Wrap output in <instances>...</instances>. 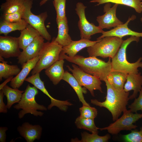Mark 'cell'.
<instances>
[{"mask_svg":"<svg viewBox=\"0 0 142 142\" xmlns=\"http://www.w3.org/2000/svg\"><path fill=\"white\" fill-rule=\"evenodd\" d=\"M111 58L106 62L95 57H84L76 55L70 57L64 54H60L59 59H65L77 65L84 72L96 76L101 80L104 81L111 71Z\"/></svg>","mask_w":142,"mask_h":142,"instance_id":"obj_1","label":"cell"},{"mask_svg":"<svg viewBox=\"0 0 142 142\" xmlns=\"http://www.w3.org/2000/svg\"><path fill=\"white\" fill-rule=\"evenodd\" d=\"M107 89L105 100L101 102L96 99H91V103L100 107L107 109L111 113L113 120L115 121L126 108L129 100V92H126L123 89L119 90L113 87L107 79L104 81Z\"/></svg>","mask_w":142,"mask_h":142,"instance_id":"obj_2","label":"cell"},{"mask_svg":"<svg viewBox=\"0 0 142 142\" xmlns=\"http://www.w3.org/2000/svg\"><path fill=\"white\" fill-rule=\"evenodd\" d=\"M140 37L131 36L126 39L123 40L118 51L111 58V71H117L127 74L138 73V68H142V58L140 57L135 62L130 63L126 58V49L128 45L132 42H139Z\"/></svg>","mask_w":142,"mask_h":142,"instance_id":"obj_3","label":"cell"},{"mask_svg":"<svg viewBox=\"0 0 142 142\" xmlns=\"http://www.w3.org/2000/svg\"><path fill=\"white\" fill-rule=\"evenodd\" d=\"M37 89L34 86L31 87L29 84L27 86L23 93L21 100L13 106L17 110L22 109L18 113V117L21 119L24 115L30 113L36 116H42L44 113L37 110L46 111L47 108L42 105L38 104L35 100L36 96L38 94Z\"/></svg>","mask_w":142,"mask_h":142,"instance_id":"obj_4","label":"cell"},{"mask_svg":"<svg viewBox=\"0 0 142 142\" xmlns=\"http://www.w3.org/2000/svg\"><path fill=\"white\" fill-rule=\"evenodd\" d=\"M55 38L53 37L51 42H44L39 54V60L31 72L32 75L40 73L59 60L63 47L55 41Z\"/></svg>","mask_w":142,"mask_h":142,"instance_id":"obj_5","label":"cell"},{"mask_svg":"<svg viewBox=\"0 0 142 142\" xmlns=\"http://www.w3.org/2000/svg\"><path fill=\"white\" fill-rule=\"evenodd\" d=\"M123 40L122 38L117 37H105L92 46L87 47V52L90 57L112 58L118 51Z\"/></svg>","mask_w":142,"mask_h":142,"instance_id":"obj_6","label":"cell"},{"mask_svg":"<svg viewBox=\"0 0 142 142\" xmlns=\"http://www.w3.org/2000/svg\"><path fill=\"white\" fill-rule=\"evenodd\" d=\"M33 0H26L25 6L22 16L28 23L37 30L40 36L48 41L51 39V37L45 25V22L48 17L46 12L38 15L33 13L31 11L33 4Z\"/></svg>","mask_w":142,"mask_h":142,"instance_id":"obj_7","label":"cell"},{"mask_svg":"<svg viewBox=\"0 0 142 142\" xmlns=\"http://www.w3.org/2000/svg\"><path fill=\"white\" fill-rule=\"evenodd\" d=\"M123 113L122 115L113 123L107 127L99 129L101 131L107 130L109 133L114 135L118 134L122 130H131L135 129L138 126L134 123L142 118V114L133 113L126 109Z\"/></svg>","mask_w":142,"mask_h":142,"instance_id":"obj_8","label":"cell"},{"mask_svg":"<svg viewBox=\"0 0 142 142\" xmlns=\"http://www.w3.org/2000/svg\"><path fill=\"white\" fill-rule=\"evenodd\" d=\"M66 66L80 85L88 89L92 96H95V90H98L101 93H103L101 87L102 83L98 77L84 72L75 64H72V68L68 65Z\"/></svg>","mask_w":142,"mask_h":142,"instance_id":"obj_9","label":"cell"},{"mask_svg":"<svg viewBox=\"0 0 142 142\" xmlns=\"http://www.w3.org/2000/svg\"><path fill=\"white\" fill-rule=\"evenodd\" d=\"M86 7L83 3L79 2L76 4L75 10L79 17L78 26L81 38L90 39L92 36L97 33H102L104 31L98 26L90 23L87 19L85 13Z\"/></svg>","mask_w":142,"mask_h":142,"instance_id":"obj_10","label":"cell"},{"mask_svg":"<svg viewBox=\"0 0 142 142\" xmlns=\"http://www.w3.org/2000/svg\"><path fill=\"white\" fill-rule=\"evenodd\" d=\"M118 5L115 4L111 7L110 3H105L103 10L105 13L102 15L98 16L96 19L98 23V26L101 29L114 28L123 23L116 16V11Z\"/></svg>","mask_w":142,"mask_h":142,"instance_id":"obj_11","label":"cell"},{"mask_svg":"<svg viewBox=\"0 0 142 142\" xmlns=\"http://www.w3.org/2000/svg\"><path fill=\"white\" fill-rule=\"evenodd\" d=\"M18 37L0 36V57L5 58L18 57L21 52Z\"/></svg>","mask_w":142,"mask_h":142,"instance_id":"obj_12","label":"cell"},{"mask_svg":"<svg viewBox=\"0 0 142 142\" xmlns=\"http://www.w3.org/2000/svg\"><path fill=\"white\" fill-rule=\"evenodd\" d=\"M44 43V39L41 36L37 37L24 49L17 57L18 63L22 65L28 60L38 56Z\"/></svg>","mask_w":142,"mask_h":142,"instance_id":"obj_13","label":"cell"},{"mask_svg":"<svg viewBox=\"0 0 142 142\" xmlns=\"http://www.w3.org/2000/svg\"><path fill=\"white\" fill-rule=\"evenodd\" d=\"M136 18L135 15H133L131 17L129 18L125 23L120 25L109 31H104L102 33V35L97 38V40H99L103 38L108 36H115L121 38L128 36L142 37V32H138L133 31L128 27V24L130 22L134 20Z\"/></svg>","mask_w":142,"mask_h":142,"instance_id":"obj_14","label":"cell"},{"mask_svg":"<svg viewBox=\"0 0 142 142\" xmlns=\"http://www.w3.org/2000/svg\"><path fill=\"white\" fill-rule=\"evenodd\" d=\"M19 134L27 142H33L41 138L42 128L40 125H32L28 122L24 123L17 128Z\"/></svg>","mask_w":142,"mask_h":142,"instance_id":"obj_15","label":"cell"},{"mask_svg":"<svg viewBox=\"0 0 142 142\" xmlns=\"http://www.w3.org/2000/svg\"><path fill=\"white\" fill-rule=\"evenodd\" d=\"M39 59V57L38 55L28 60L22 65V70L11 81L10 85L12 88L18 89L23 84L27 76L34 67Z\"/></svg>","mask_w":142,"mask_h":142,"instance_id":"obj_16","label":"cell"},{"mask_svg":"<svg viewBox=\"0 0 142 142\" xmlns=\"http://www.w3.org/2000/svg\"><path fill=\"white\" fill-rule=\"evenodd\" d=\"M100 40L92 41L90 39L81 38L78 40H72L68 45L63 47L60 54H66L69 57H73L83 49L92 46Z\"/></svg>","mask_w":142,"mask_h":142,"instance_id":"obj_17","label":"cell"},{"mask_svg":"<svg viewBox=\"0 0 142 142\" xmlns=\"http://www.w3.org/2000/svg\"><path fill=\"white\" fill-rule=\"evenodd\" d=\"M141 73L127 74L126 81L124 84V89L126 92L133 90L132 94L129 97V99H135L142 88V75Z\"/></svg>","mask_w":142,"mask_h":142,"instance_id":"obj_18","label":"cell"},{"mask_svg":"<svg viewBox=\"0 0 142 142\" xmlns=\"http://www.w3.org/2000/svg\"><path fill=\"white\" fill-rule=\"evenodd\" d=\"M39 73H37L27 78L25 81L33 84L34 86L42 92L50 99L51 103L48 106L47 109H50L54 106L58 108L60 107L63 104V101L60 100L53 98L48 93L44 85V82L40 77Z\"/></svg>","mask_w":142,"mask_h":142,"instance_id":"obj_19","label":"cell"},{"mask_svg":"<svg viewBox=\"0 0 142 142\" xmlns=\"http://www.w3.org/2000/svg\"><path fill=\"white\" fill-rule=\"evenodd\" d=\"M64 62V59L59 60L45 70V74L55 85L62 80L65 73L63 68Z\"/></svg>","mask_w":142,"mask_h":142,"instance_id":"obj_20","label":"cell"},{"mask_svg":"<svg viewBox=\"0 0 142 142\" xmlns=\"http://www.w3.org/2000/svg\"><path fill=\"white\" fill-rule=\"evenodd\" d=\"M56 22L58 33L57 37L55 38V41L63 47L66 46L72 41L69 34V29L67 17Z\"/></svg>","mask_w":142,"mask_h":142,"instance_id":"obj_21","label":"cell"},{"mask_svg":"<svg viewBox=\"0 0 142 142\" xmlns=\"http://www.w3.org/2000/svg\"><path fill=\"white\" fill-rule=\"evenodd\" d=\"M62 80L68 83L72 87L83 105H90L85 100L83 95V94L87 93V89L82 87L73 74L67 71H65Z\"/></svg>","mask_w":142,"mask_h":142,"instance_id":"obj_22","label":"cell"},{"mask_svg":"<svg viewBox=\"0 0 142 142\" xmlns=\"http://www.w3.org/2000/svg\"><path fill=\"white\" fill-rule=\"evenodd\" d=\"M40 36L39 32L28 24L25 28L21 31L18 37L20 49H24L37 37Z\"/></svg>","mask_w":142,"mask_h":142,"instance_id":"obj_23","label":"cell"},{"mask_svg":"<svg viewBox=\"0 0 142 142\" xmlns=\"http://www.w3.org/2000/svg\"><path fill=\"white\" fill-rule=\"evenodd\" d=\"M1 89L7 98L6 105L8 109H9L13 104L19 102L24 92V91L19 90L18 89L11 88L6 84Z\"/></svg>","mask_w":142,"mask_h":142,"instance_id":"obj_24","label":"cell"},{"mask_svg":"<svg viewBox=\"0 0 142 142\" xmlns=\"http://www.w3.org/2000/svg\"><path fill=\"white\" fill-rule=\"evenodd\" d=\"M28 24V23L23 19L15 22H9L1 20L0 22V34L6 36L13 31H21L25 28Z\"/></svg>","mask_w":142,"mask_h":142,"instance_id":"obj_25","label":"cell"},{"mask_svg":"<svg viewBox=\"0 0 142 142\" xmlns=\"http://www.w3.org/2000/svg\"><path fill=\"white\" fill-rule=\"evenodd\" d=\"M127 74L117 71H111L108 75L107 80L115 89L119 90L124 89Z\"/></svg>","mask_w":142,"mask_h":142,"instance_id":"obj_26","label":"cell"},{"mask_svg":"<svg viewBox=\"0 0 142 142\" xmlns=\"http://www.w3.org/2000/svg\"><path fill=\"white\" fill-rule=\"evenodd\" d=\"M91 3H97L96 6L107 3H113L126 6L133 8L139 13L142 12V3L141 0H92Z\"/></svg>","mask_w":142,"mask_h":142,"instance_id":"obj_27","label":"cell"},{"mask_svg":"<svg viewBox=\"0 0 142 142\" xmlns=\"http://www.w3.org/2000/svg\"><path fill=\"white\" fill-rule=\"evenodd\" d=\"M26 0H6L0 6L3 14H9L24 9Z\"/></svg>","mask_w":142,"mask_h":142,"instance_id":"obj_28","label":"cell"},{"mask_svg":"<svg viewBox=\"0 0 142 142\" xmlns=\"http://www.w3.org/2000/svg\"><path fill=\"white\" fill-rule=\"evenodd\" d=\"M0 81L2 78L7 79L14 75H17L21 70L17 65H10L4 60L3 58L0 57Z\"/></svg>","mask_w":142,"mask_h":142,"instance_id":"obj_29","label":"cell"},{"mask_svg":"<svg viewBox=\"0 0 142 142\" xmlns=\"http://www.w3.org/2000/svg\"><path fill=\"white\" fill-rule=\"evenodd\" d=\"M98 133L90 134L86 132L81 133V139L78 140V139H73L72 142H106L110 139V136L107 134L104 136H100L98 135Z\"/></svg>","mask_w":142,"mask_h":142,"instance_id":"obj_30","label":"cell"},{"mask_svg":"<svg viewBox=\"0 0 142 142\" xmlns=\"http://www.w3.org/2000/svg\"><path fill=\"white\" fill-rule=\"evenodd\" d=\"M75 123L78 128L87 130L92 133H98L99 128L96 126L94 119L85 118L79 116L76 118Z\"/></svg>","mask_w":142,"mask_h":142,"instance_id":"obj_31","label":"cell"},{"mask_svg":"<svg viewBox=\"0 0 142 142\" xmlns=\"http://www.w3.org/2000/svg\"><path fill=\"white\" fill-rule=\"evenodd\" d=\"M66 0H53V4L55 8L57 17L56 21L63 19L66 17L65 4Z\"/></svg>","mask_w":142,"mask_h":142,"instance_id":"obj_32","label":"cell"},{"mask_svg":"<svg viewBox=\"0 0 142 142\" xmlns=\"http://www.w3.org/2000/svg\"><path fill=\"white\" fill-rule=\"evenodd\" d=\"M80 116L85 118L94 119L97 116L98 113L96 108L89 106L83 105L79 108Z\"/></svg>","mask_w":142,"mask_h":142,"instance_id":"obj_33","label":"cell"},{"mask_svg":"<svg viewBox=\"0 0 142 142\" xmlns=\"http://www.w3.org/2000/svg\"><path fill=\"white\" fill-rule=\"evenodd\" d=\"M124 140L127 142H142V127L140 130H131L130 133L123 135Z\"/></svg>","mask_w":142,"mask_h":142,"instance_id":"obj_34","label":"cell"},{"mask_svg":"<svg viewBox=\"0 0 142 142\" xmlns=\"http://www.w3.org/2000/svg\"><path fill=\"white\" fill-rule=\"evenodd\" d=\"M24 9L11 13L2 14L1 20L9 22H19L22 19Z\"/></svg>","mask_w":142,"mask_h":142,"instance_id":"obj_35","label":"cell"},{"mask_svg":"<svg viewBox=\"0 0 142 142\" xmlns=\"http://www.w3.org/2000/svg\"><path fill=\"white\" fill-rule=\"evenodd\" d=\"M139 97L135 98L134 102L129 105L128 108L133 113H137L139 110L142 112V88L139 92Z\"/></svg>","mask_w":142,"mask_h":142,"instance_id":"obj_36","label":"cell"},{"mask_svg":"<svg viewBox=\"0 0 142 142\" xmlns=\"http://www.w3.org/2000/svg\"><path fill=\"white\" fill-rule=\"evenodd\" d=\"M4 96L2 89L0 90V113H7V108L4 102L3 99Z\"/></svg>","mask_w":142,"mask_h":142,"instance_id":"obj_37","label":"cell"},{"mask_svg":"<svg viewBox=\"0 0 142 142\" xmlns=\"http://www.w3.org/2000/svg\"><path fill=\"white\" fill-rule=\"evenodd\" d=\"M8 130L6 127H0V142H5L6 138V131Z\"/></svg>","mask_w":142,"mask_h":142,"instance_id":"obj_38","label":"cell"},{"mask_svg":"<svg viewBox=\"0 0 142 142\" xmlns=\"http://www.w3.org/2000/svg\"><path fill=\"white\" fill-rule=\"evenodd\" d=\"M13 78V76H12L7 79L3 83L1 84L0 85V90L2 89L4 86L6 85L7 83L10 81L11 82Z\"/></svg>","mask_w":142,"mask_h":142,"instance_id":"obj_39","label":"cell"},{"mask_svg":"<svg viewBox=\"0 0 142 142\" xmlns=\"http://www.w3.org/2000/svg\"><path fill=\"white\" fill-rule=\"evenodd\" d=\"M49 0H42L39 3V5L41 6L45 4Z\"/></svg>","mask_w":142,"mask_h":142,"instance_id":"obj_40","label":"cell"},{"mask_svg":"<svg viewBox=\"0 0 142 142\" xmlns=\"http://www.w3.org/2000/svg\"><path fill=\"white\" fill-rule=\"evenodd\" d=\"M140 21L142 23V17H141L140 18Z\"/></svg>","mask_w":142,"mask_h":142,"instance_id":"obj_41","label":"cell"},{"mask_svg":"<svg viewBox=\"0 0 142 142\" xmlns=\"http://www.w3.org/2000/svg\"><path fill=\"white\" fill-rule=\"evenodd\" d=\"M141 2H142V0H141Z\"/></svg>","mask_w":142,"mask_h":142,"instance_id":"obj_42","label":"cell"},{"mask_svg":"<svg viewBox=\"0 0 142 142\" xmlns=\"http://www.w3.org/2000/svg\"></svg>","mask_w":142,"mask_h":142,"instance_id":"obj_43","label":"cell"}]
</instances>
